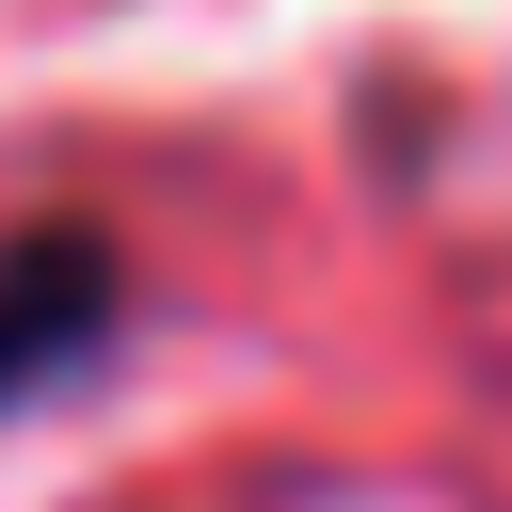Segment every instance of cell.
Instances as JSON below:
<instances>
[{"label": "cell", "mask_w": 512, "mask_h": 512, "mask_svg": "<svg viewBox=\"0 0 512 512\" xmlns=\"http://www.w3.org/2000/svg\"><path fill=\"white\" fill-rule=\"evenodd\" d=\"M128 352V272L96 224H0V416L64 400L80 368Z\"/></svg>", "instance_id": "obj_1"}]
</instances>
